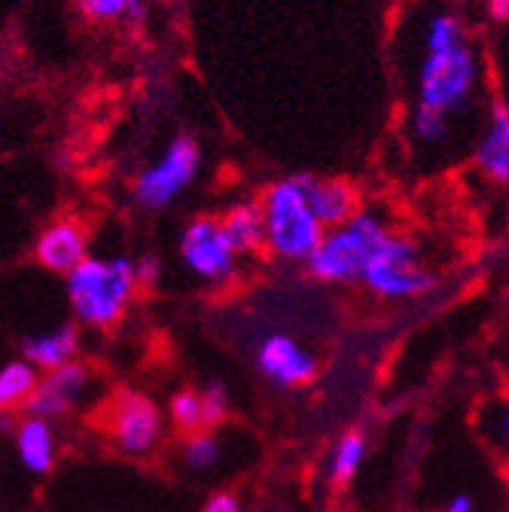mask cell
<instances>
[{
	"label": "cell",
	"instance_id": "cell-1",
	"mask_svg": "<svg viewBox=\"0 0 509 512\" xmlns=\"http://www.w3.org/2000/svg\"><path fill=\"white\" fill-rule=\"evenodd\" d=\"M485 77L482 52L467 22L452 10H436L424 22V49L415 80L412 135L427 147L452 138L455 119L479 98Z\"/></svg>",
	"mask_w": 509,
	"mask_h": 512
},
{
	"label": "cell",
	"instance_id": "cell-2",
	"mask_svg": "<svg viewBox=\"0 0 509 512\" xmlns=\"http://www.w3.org/2000/svg\"><path fill=\"white\" fill-rule=\"evenodd\" d=\"M135 260L129 256H86L65 275V296L77 327L110 330L129 314L138 296Z\"/></svg>",
	"mask_w": 509,
	"mask_h": 512
},
{
	"label": "cell",
	"instance_id": "cell-3",
	"mask_svg": "<svg viewBox=\"0 0 509 512\" xmlns=\"http://www.w3.org/2000/svg\"><path fill=\"white\" fill-rule=\"evenodd\" d=\"M394 229L378 211L360 208L351 220L330 226L308 256V275L324 284H363L369 263L375 260L378 247Z\"/></svg>",
	"mask_w": 509,
	"mask_h": 512
},
{
	"label": "cell",
	"instance_id": "cell-4",
	"mask_svg": "<svg viewBox=\"0 0 509 512\" xmlns=\"http://www.w3.org/2000/svg\"><path fill=\"white\" fill-rule=\"evenodd\" d=\"M260 211L266 223V250L281 263L305 266L327 229L308 205L302 174L269 183L260 199Z\"/></svg>",
	"mask_w": 509,
	"mask_h": 512
},
{
	"label": "cell",
	"instance_id": "cell-5",
	"mask_svg": "<svg viewBox=\"0 0 509 512\" xmlns=\"http://www.w3.org/2000/svg\"><path fill=\"white\" fill-rule=\"evenodd\" d=\"M202 168V147L193 135L168 141L162 156L141 168L132 180V196L144 211H165L193 186Z\"/></svg>",
	"mask_w": 509,
	"mask_h": 512
},
{
	"label": "cell",
	"instance_id": "cell-6",
	"mask_svg": "<svg viewBox=\"0 0 509 512\" xmlns=\"http://www.w3.org/2000/svg\"><path fill=\"white\" fill-rule=\"evenodd\" d=\"M104 433L125 458H150L165 439V412L153 397L122 388L104 406Z\"/></svg>",
	"mask_w": 509,
	"mask_h": 512
},
{
	"label": "cell",
	"instance_id": "cell-7",
	"mask_svg": "<svg viewBox=\"0 0 509 512\" xmlns=\"http://www.w3.org/2000/svg\"><path fill=\"white\" fill-rule=\"evenodd\" d=\"M436 278L421 263V247L415 238L391 232L378 247L375 260L363 275V287H369L378 299H418L433 290Z\"/></svg>",
	"mask_w": 509,
	"mask_h": 512
},
{
	"label": "cell",
	"instance_id": "cell-8",
	"mask_svg": "<svg viewBox=\"0 0 509 512\" xmlns=\"http://www.w3.org/2000/svg\"><path fill=\"white\" fill-rule=\"evenodd\" d=\"M180 260L189 269V275L199 278L202 284L211 287H226L238 275V260L235 247L229 244L220 217H196L189 220L186 229L180 232Z\"/></svg>",
	"mask_w": 509,
	"mask_h": 512
},
{
	"label": "cell",
	"instance_id": "cell-9",
	"mask_svg": "<svg viewBox=\"0 0 509 512\" xmlns=\"http://www.w3.org/2000/svg\"><path fill=\"white\" fill-rule=\"evenodd\" d=\"M253 363H257V372L269 384L284 391H293L314 381L317 369H321L314 351L290 333H266L257 342V348H253Z\"/></svg>",
	"mask_w": 509,
	"mask_h": 512
},
{
	"label": "cell",
	"instance_id": "cell-10",
	"mask_svg": "<svg viewBox=\"0 0 509 512\" xmlns=\"http://www.w3.org/2000/svg\"><path fill=\"white\" fill-rule=\"evenodd\" d=\"M92 384H95L92 369L86 363H80V360H71L65 366L37 375L34 394H31L25 409L31 415L49 418V421H61V418H68L74 409L83 406V400L92 391Z\"/></svg>",
	"mask_w": 509,
	"mask_h": 512
},
{
	"label": "cell",
	"instance_id": "cell-11",
	"mask_svg": "<svg viewBox=\"0 0 509 512\" xmlns=\"http://www.w3.org/2000/svg\"><path fill=\"white\" fill-rule=\"evenodd\" d=\"M89 256V232L77 217L52 220L34 241V260L55 275H68Z\"/></svg>",
	"mask_w": 509,
	"mask_h": 512
},
{
	"label": "cell",
	"instance_id": "cell-12",
	"mask_svg": "<svg viewBox=\"0 0 509 512\" xmlns=\"http://www.w3.org/2000/svg\"><path fill=\"white\" fill-rule=\"evenodd\" d=\"M473 165L488 183L509 186V104L500 98L485 110L479 138L473 144Z\"/></svg>",
	"mask_w": 509,
	"mask_h": 512
},
{
	"label": "cell",
	"instance_id": "cell-13",
	"mask_svg": "<svg viewBox=\"0 0 509 512\" xmlns=\"http://www.w3.org/2000/svg\"><path fill=\"white\" fill-rule=\"evenodd\" d=\"M13 445L19 464L31 476H49L58 461V430L55 421L40 415H22L13 427Z\"/></svg>",
	"mask_w": 509,
	"mask_h": 512
},
{
	"label": "cell",
	"instance_id": "cell-14",
	"mask_svg": "<svg viewBox=\"0 0 509 512\" xmlns=\"http://www.w3.org/2000/svg\"><path fill=\"white\" fill-rule=\"evenodd\" d=\"M305 180V196L314 211V217L324 223V229L339 226L351 220L363 205H360V192L351 180L342 177H317V174H302Z\"/></svg>",
	"mask_w": 509,
	"mask_h": 512
},
{
	"label": "cell",
	"instance_id": "cell-15",
	"mask_svg": "<svg viewBox=\"0 0 509 512\" xmlns=\"http://www.w3.org/2000/svg\"><path fill=\"white\" fill-rule=\"evenodd\" d=\"M80 345L83 339H80L77 324H55L49 330L31 333L22 339V360L31 363L37 372H49V369H58L77 360Z\"/></svg>",
	"mask_w": 509,
	"mask_h": 512
},
{
	"label": "cell",
	"instance_id": "cell-16",
	"mask_svg": "<svg viewBox=\"0 0 509 512\" xmlns=\"http://www.w3.org/2000/svg\"><path fill=\"white\" fill-rule=\"evenodd\" d=\"M220 226L238 256H253V253L266 250V223H263V211L257 202L232 205L220 217Z\"/></svg>",
	"mask_w": 509,
	"mask_h": 512
},
{
	"label": "cell",
	"instance_id": "cell-17",
	"mask_svg": "<svg viewBox=\"0 0 509 512\" xmlns=\"http://www.w3.org/2000/svg\"><path fill=\"white\" fill-rule=\"evenodd\" d=\"M37 369L31 363H25L22 357L10 360L0 366V418H7L16 409H25L31 394H34V384H37Z\"/></svg>",
	"mask_w": 509,
	"mask_h": 512
},
{
	"label": "cell",
	"instance_id": "cell-18",
	"mask_svg": "<svg viewBox=\"0 0 509 512\" xmlns=\"http://www.w3.org/2000/svg\"><path fill=\"white\" fill-rule=\"evenodd\" d=\"M366 448L369 445L360 430H348L336 439L333 452L327 458V476L333 485H348L360 473V467L366 461Z\"/></svg>",
	"mask_w": 509,
	"mask_h": 512
},
{
	"label": "cell",
	"instance_id": "cell-19",
	"mask_svg": "<svg viewBox=\"0 0 509 512\" xmlns=\"http://www.w3.org/2000/svg\"><path fill=\"white\" fill-rule=\"evenodd\" d=\"M479 430H482L485 445L494 452V458L509 467V394H500L482 406Z\"/></svg>",
	"mask_w": 509,
	"mask_h": 512
},
{
	"label": "cell",
	"instance_id": "cell-20",
	"mask_svg": "<svg viewBox=\"0 0 509 512\" xmlns=\"http://www.w3.org/2000/svg\"><path fill=\"white\" fill-rule=\"evenodd\" d=\"M223 458V445L214 436V430H193V433H183L180 442V461L186 470L193 473H208L220 464Z\"/></svg>",
	"mask_w": 509,
	"mask_h": 512
},
{
	"label": "cell",
	"instance_id": "cell-21",
	"mask_svg": "<svg viewBox=\"0 0 509 512\" xmlns=\"http://www.w3.org/2000/svg\"><path fill=\"white\" fill-rule=\"evenodd\" d=\"M89 22H132L147 19V0H71Z\"/></svg>",
	"mask_w": 509,
	"mask_h": 512
},
{
	"label": "cell",
	"instance_id": "cell-22",
	"mask_svg": "<svg viewBox=\"0 0 509 512\" xmlns=\"http://www.w3.org/2000/svg\"><path fill=\"white\" fill-rule=\"evenodd\" d=\"M180 433H193L202 430V403H199V391L183 388L168 400V415H165Z\"/></svg>",
	"mask_w": 509,
	"mask_h": 512
},
{
	"label": "cell",
	"instance_id": "cell-23",
	"mask_svg": "<svg viewBox=\"0 0 509 512\" xmlns=\"http://www.w3.org/2000/svg\"><path fill=\"white\" fill-rule=\"evenodd\" d=\"M199 403H202V430L220 427L232 412V397L223 381H208L199 391Z\"/></svg>",
	"mask_w": 509,
	"mask_h": 512
},
{
	"label": "cell",
	"instance_id": "cell-24",
	"mask_svg": "<svg viewBox=\"0 0 509 512\" xmlns=\"http://www.w3.org/2000/svg\"><path fill=\"white\" fill-rule=\"evenodd\" d=\"M202 512H244V506H241L238 494H232V491H217V494H211V497L205 500Z\"/></svg>",
	"mask_w": 509,
	"mask_h": 512
},
{
	"label": "cell",
	"instance_id": "cell-25",
	"mask_svg": "<svg viewBox=\"0 0 509 512\" xmlns=\"http://www.w3.org/2000/svg\"><path fill=\"white\" fill-rule=\"evenodd\" d=\"M162 275V266L156 256H141L135 260V278H138V287H147V284H156Z\"/></svg>",
	"mask_w": 509,
	"mask_h": 512
},
{
	"label": "cell",
	"instance_id": "cell-26",
	"mask_svg": "<svg viewBox=\"0 0 509 512\" xmlns=\"http://www.w3.org/2000/svg\"><path fill=\"white\" fill-rule=\"evenodd\" d=\"M442 512H476V503L470 494H455L449 503L442 506Z\"/></svg>",
	"mask_w": 509,
	"mask_h": 512
},
{
	"label": "cell",
	"instance_id": "cell-27",
	"mask_svg": "<svg viewBox=\"0 0 509 512\" xmlns=\"http://www.w3.org/2000/svg\"><path fill=\"white\" fill-rule=\"evenodd\" d=\"M485 10L494 22H509V0H485Z\"/></svg>",
	"mask_w": 509,
	"mask_h": 512
}]
</instances>
